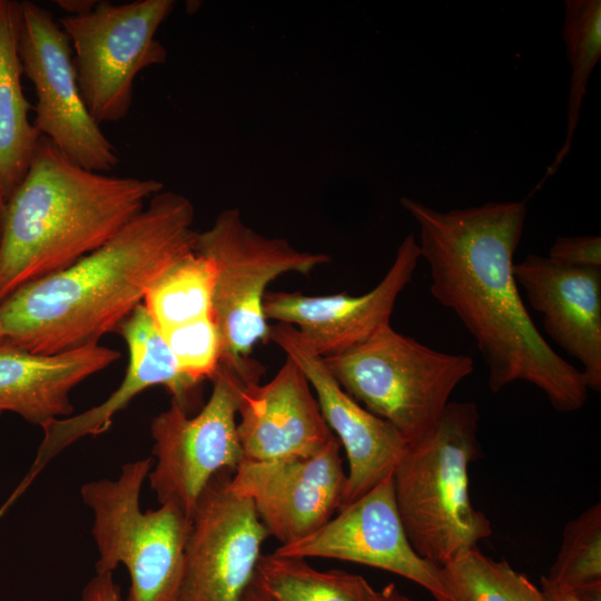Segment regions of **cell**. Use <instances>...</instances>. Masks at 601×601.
Listing matches in <instances>:
<instances>
[{"label":"cell","mask_w":601,"mask_h":601,"mask_svg":"<svg viewBox=\"0 0 601 601\" xmlns=\"http://www.w3.org/2000/svg\"><path fill=\"white\" fill-rule=\"evenodd\" d=\"M400 203L420 226L430 292L475 339L487 367L489 388L496 393L524 381L542 391L555 411L580 410L589 393L584 376L544 339L514 278L525 201H487L447 211L410 197Z\"/></svg>","instance_id":"cell-1"},{"label":"cell","mask_w":601,"mask_h":601,"mask_svg":"<svg viewBox=\"0 0 601 601\" xmlns=\"http://www.w3.org/2000/svg\"><path fill=\"white\" fill-rule=\"evenodd\" d=\"M194 218L187 197L155 194L102 246L0 304L6 344L36 354L98 344L117 331L175 260L194 250Z\"/></svg>","instance_id":"cell-2"},{"label":"cell","mask_w":601,"mask_h":601,"mask_svg":"<svg viewBox=\"0 0 601 601\" xmlns=\"http://www.w3.org/2000/svg\"><path fill=\"white\" fill-rule=\"evenodd\" d=\"M164 185L86 169L41 136L8 199L0 237V304L20 287L92 253Z\"/></svg>","instance_id":"cell-3"},{"label":"cell","mask_w":601,"mask_h":601,"mask_svg":"<svg viewBox=\"0 0 601 601\" xmlns=\"http://www.w3.org/2000/svg\"><path fill=\"white\" fill-rule=\"evenodd\" d=\"M475 403L449 402L434 430L408 444L393 472L400 519L415 552L442 568L492 534L474 508L469 465L482 456Z\"/></svg>","instance_id":"cell-4"},{"label":"cell","mask_w":601,"mask_h":601,"mask_svg":"<svg viewBox=\"0 0 601 601\" xmlns=\"http://www.w3.org/2000/svg\"><path fill=\"white\" fill-rule=\"evenodd\" d=\"M152 467L147 457L125 463L117 479L80 489L93 515L96 572L122 564L130 577L124 601H178L191 519L171 504L141 511L140 493Z\"/></svg>","instance_id":"cell-5"},{"label":"cell","mask_w":601,"mask_h":601,"mask_svg":"<svg viewBox=\"0 0 601 601\" xmlns=\"http://www.w3.org/2000/svg\"><path fill=\"white\" fill-rule=\"evenodd\" d=\"M324 362L348 395L410 444L434 430L453 391L474 371L470 356L433 349L392 326Z\"/></svg>","instance_id":"cell-6"},{"label":"cell","mask_w":601,"mask_h":601,"mask_svg":"<svg viewBox=\"0 0 601 601\" xmlns=\"http://www.w3.org/2000/svg\"><path fill=\"white\" fill-rule=\"evenodd\" d=\"M264 367L249 356L221 358L210 380L209 400L194 415L171 401L150 424L156 457L148 480L159 504H171L191 519L211 479L235 472L244 461L237 433L242 390L259 382Z\"/></svg>","instance_id":"cell-7"},{"label":"cell","mask_w":601,"mask_h":601,"mask_svg":"<svg viewBox=\"0 0 601 601\" xmlns=\"http://www.w3.org/2000/svg\"><path fill=\"white\" fill-rule=\"evenodd\" d=\"M194 249L216 268L214 319L223 341V357L249 356L269 339L263 309L267 286L287 273L308 275L329 262L322 253L299 252L284 238L265 237L242 220L238 209H226L213 226L196 234Z\"/></svg>","instance_id":"cell-8"},{"label":"cell","mask_w":601,"mask_h":601,"mask_svg":"<svg viewBox=\"0 0 601 601\" xmlns=\"http://www.w3.org/2000/svg\"><path fill=\"white\" fill-rule=\"evenodd\" d=\"M174 7L173 0L98 1L85 14L60 18L83 101L98 125L126 118L137 75L166 61L156 33Z\"/></svg>","instance_id":"cell-9"},{"label":"cell","mask_w":601,"mask_h":601,"mask_svg":"<svg viewBox=\"0 0 601 601\" xmlns=\"http://www.w3.org/2000/svg\"><path fill=\"white\" fill-rule=\"evenodd\" d=\"M19 11V56L37 98L35 128L75 164L111 171L119 159L83 101L68 36L43 7L22 1Z\"/></svg>","instance_id":"cell-10"},{"label":"cell","mask_w":601,"mask_h":601,"mask_svg":"<svg viewBox=\"0 0 601 601\" xmlns=\"http://www.w3.org/2000/svg\"><path fill=\"white\" fill-rule=\"evenodd\" d=\"M216 474L191 516L178 601H242L268 536L253 503Z\"/></svg>","instance_id":"cell-11"},{"label":"cell","mask_w":601,"mask_h":601,"mask_svg":"<svg viewBox=\"0 0 601 601\" xmlns=\"http://www.w3.org/2000/svg\"><path fill=\"white\" fill-rule=\"evenodd\" d=\"M274 553L336 559L388 571L421 585L434 601H452L441 568L421 558L407 539L395 503L393 475L338 509L312 534L279 545Z\"/></svg>","instance_id":"cell-12"},{"label":"cell","mask_w":601,"mask_h":601,"mask_svg":"<svg viewBox=\"0 0 601 601\" xmlns=\"http://www.w3.org/2000/svg\"><path fill=\"white\" fill-rule=\"evenodd\" d=\"M347 474L336 436L317 454L272 462L243 461L230 489L248 499L280 545L304 539L338 511Z\"/></svg>","instance_id":"cell-13"},{"label":"cell","mask_w":601,"mask_h":601,"mask_svg":"<svg viewBox=\"0 0 601 601\" xmlns=\"http://www.w3.org/2000/svg\"><path fill=\"white\" fill-rule=\"evenodd\" d=\"M420 257V246L410 234L385 276L368 293L307 296L266 292L264 314L267 319L294 326L302 341L323 358L341 354L391 326L395 303L411 282Z\"/></svg>","instance_id":"cell-14"},{"label":"cell","mask_w":601,"mask_h":601,"mask_svg":"<svg viewBox=\"0 0 601 601\" xmlns=\"http://www.w3.org/2000/svg\"><path fill=\"white\" fill-rule=\"evenodd\" d=\"M269 339L303 371L327 426L345 450L348 472L339 509L392 476L410 444L401 432L348 395L294 326H270Z\"/></svg>","instance_id":"cell-15"},{"label":"cell","mask_w":601,"mask_h":601,"mask_svg":"<svg viewBox=\"0 0 601 601\" xmlns=\"http://www.w3.org/2000/svg\"><path fill=\"white\" fill-rule=\"evenodd\" d=\"M116 332L124 338L129 355L121 384L101 404L73 416L56 418L42 426L43 439L29 474L21 484L22 487H26L45 464L67 446L82 437L97 436L106 432L111 426L114 416L136 395L151 386H164L170 393L171 401L189 414L197 401L199 385L179 372L165 338L142 303Z\"/></svg>","instance_id":"cell-16"},{"label":"cell","mask_w":601,"mask_h":601,"mask_svg":"<svg viewBox=\"0 0 601 601\" xmlns=\"http://www.w3.org/2000/svg\"><path fill=\"white\" fill-rule=\"evenodd\" d=\"M237 415L244 461L308 457L335 437L305 374L288 357L269 382L242 390Z\"/></svg>","instance_id":"cell-17"},{"label":"cell","mask_w":601,"mask_h":601,"mask_svg":"<svg viewBox=\"0 0 601 601\" xmlns=\"http://www.w3.org/2000/svg\"><path fill=\"white\" fill-rule=\"evenodd\" d=\"M513 274L550 337L582 365L587 386L601 390V269L561 266L529 254Z\"/></svg>","instance_id":"cell-18"},{"label":"cell","mask_w":601,"mask_h":601,"mask_svg":"<svg viewBox=\"0 0 601 601\" xmlns=\"http://www.w3.org/2000/svg\"><path fill=\"white\" fill-rule=\"evenodd\" d=\"M120 353L99 344L56 354H36L0 345V414L12 412L45 426L70 416L71 391L115 363Z\"/></svg>","instance_id":"cell-19"},{"label":"cell","mask_w":601,"mask_h":601,"mask_svg":"<svg viewBox=\"0 0 601 601\" xmlns=\"http://www.w3.org/2000/svg\"><path fill=\"white\" fill-rule=\"evenodd\" d=\"M19 2L0 0V184L9 199L26 176L41 135L30 122L19 56Z\"/></svg>","instance_id":"cell-20"},{"label":"cell","mask_w":601,"mask_h":601,"mask_svg":"<svg viewBox=\"0 0 601 601\" xmlns=\"http://www.w3.org/2000/svg\"><path fill=\"white\" fill-rule=\"evenodd\" d=\"M254 582L268 601H378L376 591L362 575L321 571L304 558L262 554Z\"/></svg>","instance_id":"cell-21"},{"label":"cell","mask_w":601,"mask_h":601,"mask_svg":"<svg viewBox=\"0 0 601 601\" xmlns=\"http://www.w3.org/2000/svg\"><path fill=\"white\" fill-rule=\"evenodd\" d=\"M216 268L195 249L175 260L149 287L142 305L164 334L214 316Z\"/></svg>","instance_id":"cell-22"},{"label":"cell","mask_w":601,"mask_h":601,"mask_svg":"<svg viewBox=\"0 0 601 601\" xmlns=\"http://www.w3.org/2000/svg\"><path fill=\"white\" fill-rule=\"evenodd\" d=\"M542 591L601 601V504L587 509L563 529L562 541Z\"/></svg>","instance_id":"cell-23"},{"label":"cell","mask_w":601,"mask_h":601,"mask_svg":"<svg viewBox=\"0 0 601 601\" xmlns=\"http://www.w3.org/2000/svg\"><path fill=\"white\" fill-rule=\"evenodd\" d=\"M562 38L572 69L566 110V136L542 181L556 173L571 149L588 81L601 57V1L565 0Z\"/></svg>","instance_id":"cell-24"},{"label":"cell","mask_w":601,"mask_h":601,"mask_svg":"<svg viewBox=\"0 0 601 601\" xmlns=\"http://www.w3.org/2000/svg\"><path fill=\"white\" fill-rule=\"evenodd\" d=\"M441 571L452 601H545L525 574L477 546L456 554Z\"/></svg>","instance_id":"cell-25"},{"label":"cell","mask_w":601,"mask_h":601,"mask_svg":"<svg viewBox=\"0 0 601 601\" xmlns=\"http://www.w3.org/2000/svg\"><path fill=\"white\" fill-rule=\"evenodd\" d=\"M161 335L186 378L200 385L214 377L223 357V341L214 316L178 326Z\"/></svg>","instance_id":"cell-26"},{"label":"cell","mask_w":601,"mask_h":601,"mask_svg":"<svg viewBox=\"0 0 601 601\" xmlns=\"http://www.w3.org/2000/svg\"><path fill=\"white\" fill-rule=\"evenodd\" d=\"M548 258L561 266L601 269V237H558Z\"/></svg>","instance_id":"cell-27"},{"label":"cell","mask_w":601,"mask_h":601,"mask_svg":"<svg viewBox=\"0 0 601 601\" xmlns=\"http://www.w3.org/2000/svg\"><path fill=\"white\" fill-rule=\"evenodd\" d=\"M79 601H121L112 572H96L85 585Z\"/></svg>","instance_id":"cell-28"},{"label":"cell","mask_w":601,"mask_h":601,"mask_svg":"<svg viewBox=\"0 0 601 601\" xmlns=\"http://www.w3.org/2000/svg\"><path fill=\"white\" fill-rule=\"evenodd\" d=\"M57 6L66 16H80L91 11L98 1L95 0H57Z\"/></svg>","instance_id":"cell-29"},{"label":"cell","mask_w":601,"mask_h":601,"mask_svg":"<svg viewBox=\"0 0 601 601\" xmlns=\"http://www.w3.org/2000/svg\"><path fill=\"white\" fill-rule=\"evenodd\" d=\"M378 601H413L411 598L402 593L395 583L386 584L378 591Z\"/></svg>","instance_id":"cell-30"},{"label":"cell","mask_w":601,"mask_h":601,"mask_svg":"<svg viewBox=\"0 0 601 601\" xmlns=\"http://www.w3.org/2000/svg\"><path fill=\"white\" fill-rule=\"evenodd\" d=\"M242 601H268L263 592L257 588L254 580L247 588Z\"/></svg>","instance_id":"cell-31"},{"label":"cell","mask_w":601,"mask_h":601,"mask_svg":"<svg viewBox=\"0 0 601 601\" xmlns=\"http://www.w3.org/2000/svg\"><path fill=\"white\" fill-rule=\"evenodd\" d=\"M542 592L544 594L545 601H589L580 597H577L574 594L554 593V592H546V591H542Z\"/></svg>","instance_id":"cell-32"},{"label":"cell","mask_w":601,"mask_h":601,"mask_svg":"<svg viewBox=\"0 0 601 601\" xmlns=\"http://www.w3.org/2000/svg\"><path fill=\"white\" fill-rule=\"evenodd\" d=\"M7 203H8V197L0 184V237H1V231H2V225H3V218H4V214H6V208H7Z\"/></svg>","instance_id":"cell-33"},{"label":"cell","mask_w":601,"mask_h":601,"mask_svg":"<svg viewBox=\"0 0 601 601\" xmlns=\"http://www.w3.org/2000/svg\"><path fill=\"white\" fill-rule=\"evenodd\" d=\"M6 344V334L0 322V345Z\"/></svg>","instance_id":"cell-34"}]
</instances>
